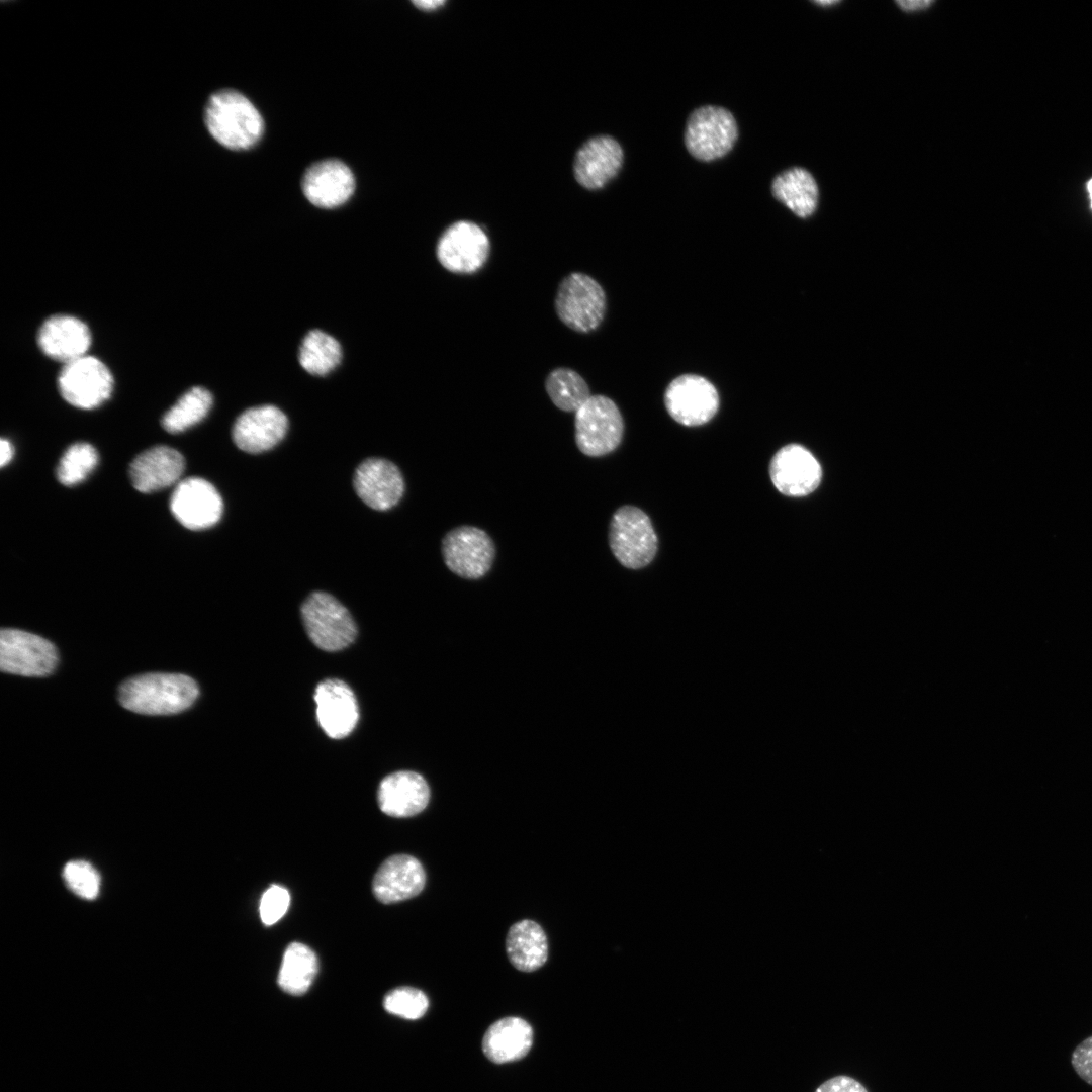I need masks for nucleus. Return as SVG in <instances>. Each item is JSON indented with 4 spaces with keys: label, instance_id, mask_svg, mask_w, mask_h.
Masks as SVG:
<instances>
[{
    "label": "nucleus",
    "instance_id": "nucleus-1",
    "mask_svg": "<svg viewBox=\"0 0 1092 1092\" xmlns=\"http://www.w3.org/2000/svg\"><path fill=\"white\" fill-rule=\"evenodd\" d=\"M198 694L195 680L185 674L146 673L124 681L118 700L139 714L170 715L188 709Z\"/></svg>",
    "mask_w": 1092,
    "mask_h": 1092
},
{
    "label": "nucleus",
    "instance_id": "nucleus-2",
    "mask_svg": "<svg viewBox=\"0 0 1092 1092\" xmlns=\"http://www.w3.org/2000/svg\"><path fill=\"white\" fill-rule=\"evenodd\" d=\"M209 133L222 146L242 150L252 147L263 132V118L242 93L224 89L213 93L204 109Z\"/></svg>",
    "mask_w": 1092,
    "mask_h": 1092
},
{
    "label": "nucleus",
    "instance_id": "nucleus-3",
    "mask_svg": "<svg viewBox=\"0 0 1092 1092\" xmlns=\"http://www.w3.org/2000/svg\"><path fill=\"white\" fill-rule=\"evenodd\" d=\"M558 318L577 333L595 331L607 310V297L602 285L590 275L571 272L559 282L554 298Z\"/></svg>",
    "mask_w": 1092,
    "mask_h": 1092
},
{
    "label": "nucleus",
    "instance_id": "nucleus-4",
    "mask_svg": "<svg viewBox=\"0 0 1092 1092\" xmlns=\"http://www.w3.org/2000/svg\"><path fill=\"white\" fill-rule=\"evenodd\" d=\"M574 428L579 451L589 457H602L620 445L624 421L610 397L596 394L575 413Z\"/></svg>",
    "mask_w": 1092,
    "mask_h": 1092
},
{
    "label": "nucleus",
    "instance_id": "nucleus-5",
    "mask_svg": "<svg viewBox=\"0 0 1092 1092\" xmlns=\"http://www.w3.org/2000/svg\"><path fill=\"white\" fill-rule=\"evenodd\" d=\"M609 545L623 566L639 569L653 560L657 551V536L649 517L642 510L623 506L611 519Z\"/></svg>",
    "mask_w": 1092,
    "mask_h": 1092
},
{
    "label": "nucleus",
    "instance_id": "nucleus-6",
    "mask_svg": "<svg viewBox=\"0 0 1092 1092\" xmlns=\"http://www.w3.org/2000/svg\"><path fill=\"white\" fill-rule=\"evenodd\" d=\"M738 138V126L726 108L704 105L688 117L684 141L688 152L697 160L712 162L727 155Z\"/></svg>",
    "mask_w": 1092,
    "mask_h": 1092
},
{
    "label": "nucleus",
    "instance_id": "nucleus-7",
    "mask_svg": "<svg viewBox=\"0 0 1092 1092\" xmlns=\"http://www.w3.org/2000/svg\"><path fill=\"white\" fill-rule=\"evenodd\" d=\"M301 618L310 640L325 651L341 650L356 638L350 612L328 593L310 594L301 606Z\"/></svg>",
    "mask_w": 1092,
    "mask_h": 1092
},
{
    "label": "nucleus",
    "instance_id": "nucleus-8",
    "mask_svg": "<svg viewBox=\"0 0 1092 1092\" xmlns=\"http://www.w3.org/2000/svg\"><path fill=\"white\" fill-rule=\"evenodd\" d=\"M441 552L447 568L465 579H479L491 568L495 546L490 536L474 526H458L445 534Z\"/></svg>",
    "mask_w": 1092,
    "mask_h": 1092
},
{
    "label": "nucleus",
    "instance_id": "nucleus-9",
    "mask_svg": "<svg viewBox=\"0 0 1092 1092\" xmlns=\"http://www.w3.org/2000/svg\"><path fill=\"white\" fill-rule=\"evenodd\" d=\"M490 241L484 230L469 220L450 224L436 245V257L441 266L455 274H473L487 262Z\"/></svg>",
    "mask_w": 1092,
    "mask_h": 1092
},
{
    "label": "nucleus",
    "instance_id": "nucleus-10",
    "mask_svg": "<svg viewBox=\"0 0 1092 1092\" xmlns=\"http://www.w3.org/2000/svg\"><path fill=\"white\" fill-rule=\"evenodd\" d=\"M58 662L56 647L49 640L18 629L0 632V668L22 676H46Z\"/></svg>",
    "mask_w": 1092,
    "mask_h": 1092
},
{
    "label": "nucleus",
    "instance_id": "nucleus-11",
    "mask_svg": "<svg viewBox=\"0 0 1092 1092\" xmlns=\"http://www.w3.org/2000/svg\"><path fill=\"white\" fill-rule=\"evenodd\" d=\"M58 387L70 404L90 410L110 397L113 378L103 362L86 355L64 364L58 377Z\"/></svg>",
    "mask_w": 1092,
    "mask_h": 1092
},
{
    "label": "nucleus",
    "instance_id": "nucleus-12",
    "mask_svg": "<svg viewBox=\"0 0 1092 1092\" xmlns=\"http://www.w3.org/2000/svg\"><path fill=\"white\" fill-rule=\"evenodd\" d=\"M664 404L669 416L688 427L708 423L717 414L720 399L715 386L697 374L674 378L664 392Z\"/></svg>",
    "mask_w": 1092,
    "mask_h": 1092
},
{
    "label": "nucleus",
    "instance_id": "nucleus-13",
    "mask_svg": "<svg viewBox=\"0 0 1092 1092\" xmlns=\"http://www.w3.org/2000/svg\"><path fill=\"white\" fill-rule=\"evenodd\" d=\"M170 509L185 528L203 530L220 520L223 503L210 482L199 477H189L176 484L170 498Z\"/></svg>",
    "mask_w": 1092,
    "mask_h": 1092
},
{
    "label": "nucleus",
    "instance_id": "nucleus-14",
    "mask_svg": "<svg viewBox=\"0 0 1092 1092\" xmlns=\"http://www.w3.org/2000/svg\"><path fill=\"white\" fill-rule=\"evenodd\" d=\"M769 476L781 493L800 497L818 487L822 470L809 450L799 444H789L777 451L771 458Z\"/></svg>",
    "mask_w": 1092,
    "mask_h": 1092
},
{
    "label": "nucleus",
    "instance_id": "nucleus-15",
    "mask_svg": "<svg viewBox=\"0 0 1092 1092\" xmlns=\"http://www.w3.org/2000/svg\"><path fill=\"white\" fill-rule=\"evenodd\" d=\"M353 485L357 495L370 508L386 511L404 493V480L398 467L381 458L364 460L355 470Z\"/></svg>",
    "mask_w": 1092,
    "mask_h": 1092
},
{
    "label": "nucleus",
    "instance_id": "nucleus-16",
    "mask_svg": "<svg viewBox=\"0 0 1092 1092\" xmlns=\"http://www.w3.org/2000/svg\"><path fill=\"white\" fill-rule=\"evenodd\" d=\"M288 420L274 405H261L246 410L235 421L232 437L241 450L261 453L273 448L285 436Z\"/></svg>",
    "mask_w": 1092,
    "mask_h": 1092
},
{
    "label": "nucleus",
    "instance_id": "nucleus-17",
    "mask_svg": "<svg viewBox=\"0 0 1092 1092\" xmlns=\"http://www.w3.org/2000/svg\"><path fill=\"white\" fill-rule=\"evenodd\" d=\"M624 160L621 145L612 136L598 135L587 140L574 159V176L584 188L597 190L613 180Z\"/></svg>",
    "mask_w": 1092,
    "mask_h": 1092
},
{
    "label": "nucleus",
    "instance_id": "nucleus-18",
    "mask_svg": "<svg viewBox=\"0 0 1092 1092\" xmlns=\"http://www.w3.org/2000/svg\"><path fill=\"white\" fill-rule=\"evenodd\" d=\"M316 717L322 729L334 739L348 736L359 712L353 691L340 679H326L315 689Z\"/></svg>",
    "mask_w": 1092,
    "mask_h": 1092
},
{
    "label": "nucleus",
    "instance_id": "nucleus-19",
    "mask_svg": "<svg viewBox=\"0 0 1092 1092\" xmlns=\"http://www.w3.org/2000/svg\"><path fill=\"white\" fill-rule=\"evenodd\" d=\"M426 883L421 862L414 856L397 854L388 857L377 870L372 884L378 901L391 904L420 894Z\"/></svg>",
    "mask_w": 1092,
    "mask_h": 1092
},
{
    "label": "nucleus",
    "instance_id": "nucleus-20",
    "mask_svg": "<svg viewBox=\"0 0 1092 1092\" xmlns=\"http://www.w3.org/2000/svg\"><path fill=\"white\" fill-rule=\"evenodd\" d=\"M354 176L349 167L337 159L311 165L303 175L302 190L306 198L318 207L331 208L344 203L353 193Z\"/></svg>",
    "mask_w": 1092,
    "mask_h": 1092
},
{
    "label": "nucleus",
    "instance_id": "nucleus-21",
    "mask_svg": "<svg viewBox=\"0 0 1092 1092\" xmlns=\"http://www.w3.org/2000/svg\"><path fill=\"white\" fill-rule=\"evenodd\" d=\"M184 468L180 452L168 446H156L133 459L129 475L136 490L149 493L177 484Z\"/></svg>",
    "mask_w": 1092,
    "mask_h": 1092
},
{
    "label": "nucleus",
    "instance_id": "nucleus-22",
    "mask_svg": "<svg viewBox=\"0 0 1092 1092\" xmlns=\"http://www.w3.org/2000/svg\"><path fill=\"white\" fill-rule=\"evenodd\" d=\"M38 346L49 357L64 364L86 356L91 344L88 327L71 315H54L48 318L37 335Z\"/></svg>",
    "mask_w": 1092,
    "mask_h": 1092
},
{
    "label": "nucleus",
    "instance_id": "nucleus-23",
    "mask_svg": "<svg viewBox=\"0 0 1092 1092\" xmlns=\"http://www.w3.org/2000/svg\"><path fill=\"white\" fill-rule=\"evenodd\" d=\"M377 799L383 813L392 817H410L426 808L430 790L421 775L397 771L381 781Z\"/></svg>",
    "mask_w": 1092,
    "mask_h": 1092
},
{
    "label": "nucleus",
    "instance_id": "nucleus-24",
    "mask_svg": "<svg viewBox=\"0 0 1092 1092\" xmlns=\"http://www.w3.org/2000/svg\"><path fill=\"white\" fill-rule=\"evenodd\" d=\"M532 1041L533 1031L528 1022L518 1017H506L487 1029L482 1049L491 1062L504 1064L526 1056Z\"/></svg>",
    "mask_w": 1092,
    "mask_h": 1092
},
{
    "label": "nucleus",
    "instance_id": "nucleus-25",
    "mask_svg": "<svg viewBox=\"0 0 1092 1092\" xmlns=\"http://www.w3.org/2000/svg\"><path fill=\"white\" fill-rule=\"evenodd\" d=\"M506 950L516 969L532 972L542 967L547 960V937L538 923L521 920L509 929Z\"/></svg>",
    "mask_w": 1092,
    "mask_h": 1092
},
{
    "label": "nucleus",
    "instance_id": "nucleus-26",
    "mask_svg": "<svg viewBox=\"0 0 1092 1092\" xmlns=\"http://www.w3.org/2000/svg\"><path fill=\"white\" fill-rule=\"evenodd\" d=\"M771 193L799 217L806 218L817 208L818 186L804 168H790L777 175L771 183Z\"/></svg>",
    "mask_w": 1092,
    "mask_h": 1092
},
{
    "label": "nucleus",
    "instance_id": "nucleus-27",
    "mask_svg": "<svg viewBox=\"0 0 1092 1092\" xmlns=\"http://www.w3.org/2000/svg\"><path fill=\"white\" fill-rule=\"evenodd\" d=\"M317 958L305 944L292 942L284 952L278 974V985L291 995H302L317 973Z\"/></svg>",
    "mask_w": 1092,
    "mask_h": 1092
},
{
    "label": "nucleus",
    "instance_id": "nucleus-28",
    "mask_svg": "<svg viewBox=\"0 0 1092 1092\" xmlns=\"http://www.w3.org/2000/svg\"><path fill=\"white\" fill-rule=\"evenodd\" d=\"M545 390L552 403L566 413H576L592 396L584 378L569 367H556L545 378Z\"/></svg>",
    "mask_w": 1092,
    "mask_h": 1092
},
{
    "label": "nucleus",
    "instance_id": "nucleus-29",
    "mask_svg": "<svg viewBox=\"0 0 1092 1092\" xmlns=\"http://www.w3.org/2000/svg\"><path fill=\"white\" fill-rule=\"evenodd\" d=\"M341 346L329 334L313 330L302 340L298 360L301 367L313 375H326L340 362Z\"/></svg>",
    "mask_w": 1092,
    "mask_h": 1092
},
{
    "label": "nucleus",
    "instance_id": "nucleus-30",
    "mask_svg": "<svg viewBox=\"0 0 1092 1092\" xmlns=\"http://www.w3.org/2000/svg\"><path fill=\"white\" fill-rule=\"evenodd\" d=\"M212 405V395L204 387L185 392L162 418L163 428L172 434L186 431L201 422Z\"/></svg>",
    "mask_w": 1092,
    "mask_h": 1092
},
{
    "label": "nucleus",
    "instance_id": "nucleus-31",
    "mask_svg": "<svg viewBox=\"0 0 1092 1092\" xmlns=\"http://www.w3.org/2000/svg\"><path fill=\"white\" fill-rule=\"evenodd\" d=\"M97 463L98 453L92 445L75 443L61 457L56 470L57 478L63 485H76L88 477Z\"/></svg>",
    "mask_w": 1092,
    "mask_h": 1092
},
{
    "label": "nucleus",
    "instance_id": "nucleus-32",
    "mask_svg": "<svg viewBox=\"0 0 1092 1092\" xmlns=\"http://www.w3.org/2000/svg\"><path fill=\"white\" fill-rule=\"evenodd\" d=\"M385 1010L406 1019L422 1017L429 1006L427 996L413 987H399L386 994L383 1000Z\"/></svg>",
    "mask_w": 1092,
    "mask_h": 1092
},
{
    "label": "nucleus",
    "instance_id": "nucleus-33",
    "mask_svg": "<svg viewBox=\"0 0 1092 1092\" xmlns=\"http://www.w3.org/2000/svg\"><path fill=\"white\" fill-rule=\"evenodd\" d=\"M63 878L68 888L83 899L92 900L99 894L100 876L96 869L85 860L66 863Z\"/></svg>",
    "mask_w": 1092,
    "mask_h": 1092
},
{
    "label": "nucleus",
    "instance_id": "nucleus-34",
    "mask_svg": "<svg viewBox=\"0 0 1092 1092\" xmlns=\"http://www.w3.org/2000/svg\"><path fill=\"white\" fill-rule=\"evenodd\" d=\"M290 903L288 891L278 885H271L262 895L259 913L265 925L276 923L286 913Z\"/></svg>",
    "mask_w": 1092,
    "mask_h": 1092
},
{
    "label": "nucleus",
    "instance_id": "nucleus-35",
    "mask_svg": "<svg viewBox=\"0 0 1092 1092\" xmlns=\"http://www.w3.org/2000/svg\"><path fill=\"white\" fill-rule=\"evenodd\" d=\"M1071 1065L1076 1074L1092 1086V1035L1075 1048L1071 1055Z\"/></svg>",
    "mask_w": 1092,
    "mask_h": 1092
},
{
    "label": "nucleus",
    "instance_id": "nucleus-36",
    "mask_svg": "<svg viewBox=\"0 0 1092 1092\" xmlns=\"http://www.w3.org/2000/svg\"><path fill=\"white\" fill-rule=\"evenodd\" d=\"M815 1092H868V1090L856 1079L841 1075L823 1082Z\"/></svg>",
    "mask_w": 1092,
    "mask_h": 1092
},
{
    "label": "nucleus",
    "instance_id": "nucleus-37",
    "mask_svg": "<svg viewBox=\"0 0 1092 1092\" xmlns=\"http://www.w3.org/2000/svg\"><path fill=\"white\" fill-rule=\"evenodd\" d=\"M14 454L13 446L9 440L2 438L0 441V465L4 467L8 464Z\"/></svg>",
    "mask_w": 1092,
    "mask_h": 1092
},
{
    "label": "nucleus",
    "instance_id": "nucleus-38",
    "mask_svg": "<svg viewBox=\"0 0 1092 1092\" xmlns=\"http://www.w3.org/2000/svg\"><path fill=\"white\" fill-rule=\"evenodd\" d=\"M933 2L927 0L897 1L899 7L905 11H917L929 7Z\"/></svg>",
    "mask_w": 1092,
    "mask_h": 1092
},
{
    "label": "nucleus",
    "instance_id": "nucleus-39",
    "mask_svg": "<svg viewBox=\"0 0 1092 1092\" xmlns=\"http://www.w3.org/2000/svg\"><path fill=\"white\" fill-rule=\"evenodd\" d=\"M418 8L424 10H434L443 6L446 2L444 0H417L413 2Z\"/></svg>",
    "mask_w": 1092,
    "mask_h": 1092
},
{
    "label": "nucleus",
    "instance_id": "nucleus-40",
    "mask_svg": "<svg viewBox=\"0 0 1092 1092\" xmlns=\"http://www.w3.org/2000/svg\"><path fill=\"white\" fill-rule=\"evenodd\" d=\"M836 3H837L836 1H819V2H816V4H819V5H832V4L834 5Z\"/></svg>",
    "mask_w": 1092,
    "mask_h": 1092
},
{
    "label": "nucleus",
    "instance_id": "nucleus-41",
    "mask_svg": "<svg viewBox=\"0 0 1092 1092\" xmlns=\"http://www.w3.org/2000/svg\"><path fill=\"white\" fill-rule=\"evenodd\" d=\"M1088 190H1089L1090 197H1091V202H1092V179L1088 183Z\"/></svg>",
    "mask_w": 1092,
    "mask_h": 1092
}]
</instances>
